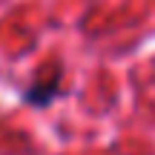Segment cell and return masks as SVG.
<instances>
[{
  "label": "cell",
  "instance_id": "obj_1",
  "mask_svg": "<svg viewBox=\"0 0 155 155\" xmlns=\"http://www.w3.org/2000/svg\"><path fill=\"white\" fill-rule=\"evenodd\" d=\"M55 89H58V78H52L49 83H40V86H32V89L26 92V101H29V104H40V106H43V104H49V101H52Z\"/></svg>",
  "mask_w": 155,
  "mask_h": 155
}]
</instances>
